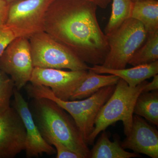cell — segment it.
Listing matches in <instances>:
<instances>
[{"mask_svg": "<svg viewBox=\"0 0 158 158\" xmlns=\"http://www.w3.org/2000/svg\"><path fill=\"white\" fill-rule=\"evenodd\" d=\"M132 2H138V1H144V0H131Z\"/></svg>", "mask_w": 158, "mask_h": 158, "instance_id": "27", "label": "cell"}, {"mask_svg": "<svg viewBox=\"0 0 158 158\" xmlns=\"http://www.w3.org/2000/svg\"><path fill=\"white\" fill-rule=\"evenodd\" d=\"M14 82L8 75L0 69V113L10 107V101L14 93Z\"/></svg>", "mask_w": 158, "mask_h": 158, "instance_id": "20", "label": "cell"}, {"mask_svg": "<svg viewBox=\"0 0 158 158\" xmlns=\"http://www.w3.org/2000/svg\"><path fill=\"white\" fill-rule=\"evenodd\" d=\"M30 110L44 139L53 138L83 158H90V150L69 113L56 102L46 98H32Z\"/></svg>", "mask_w": 158, "mask_h": 158, "instance_id": "2", "label": "cell"}, {"mask_svg": "<svg viewBox=\"0 0 158 158\" xmlns=\"http://www.w3.org/2000/svg\"><path fill=\"white\" fill-rule=\"evenodd\" d=\"M148 33L140 22L130 18L107 38L109 52L102 66L111 69L126 68L136 51L145 42Z\"/></svg>", "mask_w": 158, "mask_h": 158, "instance_id": "5", "label": "cell"}, {"mask_svg": "<svg viewBox=\"0 0 158 158\" xmlns=\"http://www.w3.org/2000/svg\"><path fill=\"white\" fill-rule=\"evenodd\" d=\"M134 114L144 117L157 126H158V90L141 92L136 100Z\"/></svg>", "mask_w": 158, "mask_h": 158, "instance_id": "17", "label": "cell"}, {"mask_svg": "<svg viewBox=\"0 0 158 158\" xmlns=\"http://www.w3.org/2000/svg\"><path fill=\"white\" fill-rule=\"evenodd\" d=\"M158 31L148 34L145 42L136 51L128 64L136 66L158 61Z\"/></svg>", "mask_w": 158, "mask_h": 158, "instance_id": "18", "label": "cell"}, {"mask_svg": "<svg viewBox=\"0 0 158 158\" xmlns=\"http://www.w3.org/2000/svg\"><path fill=\"white\" fill-rule=\"evenodd\" d=\"M88 73V70H71L34 67L30 82L49 87L55 96L63 101L71 97Z\"/></svg>", "mask_w": 158, "mask_h": 158, "instance_id": "9", "label": "cell"}, {"mask_svg": "<svg viewBox=\"0 0 158 158\" xmlns=\"http://www.w3.org/2000/svg\"><path fill=\"white\" fill-rule=\"evenodd\" d=\"M9 5L6 0H0V26L6 24Z\"/></svg>", "mask_w": 158, "mask_h": 158, "instance_id": "23", "label": "cell"}, {"mask_svg": "<svg viewBox=\"0 0 158 158\" xmlns=\"http://www.w3.org/2000/svg\"><path fill=\"white\" fill-rule=\"evenodd\" d=\"M34 68L30 42L26 37L15 38L0 57V69L10 76L18 90L30 82Z\"/></svg>", "mask_w": 158, "mask_h": 158, "instance_id": "8", "label": "cell"}, {"mask_svg": "<svg viewBox=\"0 0 158 158\" xmlns=\"http://www.w3.org/2000/svg\"><path fill=\"white\" fill-rule=\"evenodd\" d=\"M130 18L140 22L148 34L158 31V1L144 0L133 2Z\"/></svg>", "mask_w": 158, "mask_h": 158, "instance_id": "16", "label": "cell"}, {"mask_svg": "<svg viewBox=\"0 0 158 158\" xmlns=\"http://www.w3.org/2000/svg\"><path fill=\"white\" fill-rule=\"evenodd\" d=\"M115 87L116 85L104 87L84 100L68 101L57 98L50 88L44 85L31 83L27 84L24 88L31 98L49 99L56 102L69 113L87 144L88 137L94 128L97 116L102 106L113 93Z\"/></svg>", "mask_w": 158, "mask_h": 158, "instance_id": "3", "label": "cell"}, {"mask_svg": "<svg viewBox=\"0 0 158 158\" xmlns=\"http://www.w3.org/2000/svg\"><path fill=\"white\" fill-rule=\"evenodd\" d=\"M145 81L135 87H130L126 82L119 79L113 93L102 106L95 119L93 131L87 144H93L97 136L110 125L121 121L124 134L129 135L132 125L134 109L136 100L147 84Z\"/></svg>", "mask_w": 158, "mask_h": 158, "instance_id": "4", "label": "cell"}, {"mask_svg": "<svg viewBox=\"0 0 158 158\" xmlns=\"http://www.w3.org/2000/svg\"><path fill=\"white\" fill-rule=\"evenodd\" d=\"M97 142L90 150V158H131L140 157L137 153L128 152L121 146L118 135L115 136L113 141H110L108 133L104 131Z\"/></svg>", "mask_w": 158, "mask_h": 158, "instance_id": "14", "label": "cell"}, {"mask_svg": "<svg viewBox=\"0 0 158 158\" xmlns=\"http://www.w3.org/2000/svg\"><path fill=\"white\" fill-rule=\"evenodd\" d=\"M17 38L14 32L6 24L0 26V57L7 47Z\"/></svg>", "mask_w": 158, "mask_h": 158, "instance_id": "22", "label": "cell"}, {"mask_svg": "<svg viewBox=\"0 0 158 158\" xmlns=\"http://www.w3.org/2000/svg\"><path fill=\"white\" fill-rule=\"evenodd\" d=\"M132 5L131 0H113L111 16L105 29L106 35L115 31L130 18Z\"/></svg>", "mask_w": 158, "mask_h": 158, "instance_id": "19", "label": "cell"}, {"mask_svg": "<svg viewBox=\"0 0 158 158\" xmlns=\"http://www.w3.org/2000/svg\"><path fill=\"white\" fill-rule=\"evenodd\" d=\"M25 128L13 107L0 113V158H13L25 150Z\"/></svg>", "mask_w": 158, "mask_h": 158, "instance_id": "10", "label": "cell"}, {"mask_svg": "<svg viewBox=\"0 0 158 158\" xmlns=\"http://www.w3.org/2000/svg\"><path fill=\"white\" fill-rule=\"evenodd\" d=\"M158 89V75H156L153 77V80L150 83L148 82L142 90V92H148Z\"/></svg>", "mask_w": 158, "mask_h": 158, "instance_id": "24", "label": "cell"}, {"mask_svg": "<svg viewBox=\"0 0 158 158\" xmlns=\"http://www.w3.org/2000/svg\"><path fill=\"white\" fill-rule=\"evenodd\" d=\"M55 0H21L9 5L6 26L16 37L29 38L44 31L47 12Z\"/></svg>", "mask_w": 158, "mask_h": 158, "instance_id": "7", "label": "cell"}, {"mask_svg": "<svg viewBox=\"0 0 158 158\" xmlns=\"http://www.w3.org/2000/svg\"><path fill=\"white\" fill-rule=\"evenodd\" d=\"M14 99L12 107L19 114L25 128L26 156L31 158L37 157L44 153L52 156L56 153L55 148L45 141L34 121L28 103L15 88Z\"/></svg>", "mask_w": 158, "mask_h": 158, "instance_id": "11", "label": "cell"}, {"mask_svg": "<svg viewBox=\"0 0 158 158\" xmlns=\"http://www.w3.org/2000/svg\"><path fill=\"white\" fill-rule=\"evenodd\" d=\"M89 69L98 74L114 75L123 79L130 87L134 88L147 79L158 74V60L149 64L136 65L132 68L111 69L102 65H93Z\"/></svg>", "mask_w": 158, "mask_h": 158, "instance_id": "13", "label": "cell"}, {"mask_svg": "<svg viewBox=\"0 0 158 158\" xmlns=\"http://www.w3.org/2000/svg\"><path fill=\"white\" fill-rule=\"evenodd\" d=\"M45 140L51 145H54L56 151L57 158H83L81 155L71 150L53 138H48Z\"/></svg>", "mask_w": 158, "mask_h": 158, "instance_id": "21", "label": "cell"}, {"mask_svg": "<svg viewBox=\"0 0 158 158\" xmlns=\"http://www.w3.org/2000/svg\"><path fill=\"white\" fill-rule=\"evenodd\" d=\"M124 149L132 150L152 158H158V132L140 116L133 115L129 135L121 142Z\"/></svg>", "mask_w": 158, "mask_h": 158, "instance_id": "12", "label": "cell"}, {"mask_svg": "<svg viewBox=\"0 0 158 158\" xmlns=\"http://www.w3.org/2000/svg\"><path fill=\"white\" fill-rule=\"evenodd\" d=\"M97 7L88 0H55L46 14L44 31L83 62L102 65L109 47Z\"/></svg>", "mask_w": 158, "mask_h": 158, "instance_id": "1", "label": "cell"}, {"mask_svg": "<svg viewBox=\"0 0 158 158\" xmlns=\"http://www.w3.org/2000/svg\"><path fill=\"white\" fill-rule=\"evenodd\" d=\"M34 67L88 70L87 63L44 31L28 38Z\"/></svg>", "mask_w": 158, "mask_h": 158, "instance_id": "6", "label": "cell"}, {"mask_svg": "<svg viewBox=\"0 0 158 158\" xmlns=\"http://www.w3.org/2000/svg\"><path fill=\"white\" fill-rule=\"evenodd\" d=\"M95 4L97 7L105 9L111 2L112 0H88Z\"/></svg>", "mask_w": 158, "mask_h": 158, "instance_id": "25", "label": "cell"}, {"mask_svg": "<svg viewBox=\"0 0 158 158\" xmlns=\"http://www.w3.org/2000/svg\"><path fill=\"white\" fill-rule=\"evenodd\" d=\"M119 79L114 75H102L88 69L87 76L77 88L69 100L87 98L104 87L116 85Z\"/></svg>", "mask_w": 158, "mask_h": 158, "instance_id": "15", "label": "cell"}, {"mask_svg": "<svg viewBox=\"0 0 158 158\" xmlns=\"http://www.w3.org/2000/svg\"><path fill=\"white\" fill-rule=\"evenodd\" d=\"M19 1H21V0H6V1H7L8 3H9V4Z\"/></svg>", "mask_w": 158, "mask_h": 158, "instance_id": "26", "label": "cell"}]
</instances>
